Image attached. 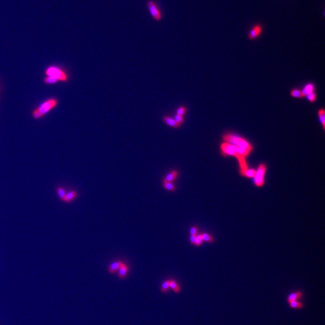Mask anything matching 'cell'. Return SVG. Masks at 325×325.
<instances>
[{
    "label": "cell",
    "mask_w": 325,
    "mask_h": 325,
    "mask_svg": "<svg viewBox=\"0 0 325 325\" xmlns=\"http://www.w3.org/2000/svg\"><path fill=\"white\" fill-rule=\"evenodd\" d=\"M59 101L57 98H50L42 103L32 112V117L34 119H39L51 112L59 104Z\"/></svg>",
    "instance_id": "cell-1"
},
{
    "label": "cell",
    "mask_w": 325,
    "mask_h": 325,
    "mask_svg": "<svg viewBox=\"0 0 325 325\" xmlns=\"http://www.w3.org/2000/svg\"><path fill=\"white\" fill-rule=\"evenodd\" d=\"M223 140L226 143L233 145L235 147H241L248 152L249 154L253 150L252 145L246 139L239 136L231 133H226L223 136Z\"/></svg>",
    "instance_id": "cell-2"
},
{
    "label": "cell",
    "mask_w": 325,
    "mask_h": 325,
    "mask_svg": "<svg viewBox=\"0 0 325 325\" xmlns=\"http://www.w3.org/2000/svg\"><path fill=\"white\" fill-rule=\"evenodd\" d=\"M45 74L47 77L55 79L58 82L66 83L69 80V76L66 71L58 66L51 65L48 66L45 70Z\"/></svg>",
    "instance_id": "cell-3"
},
{
    "label": "cell",
    "mask_w": 325,
    "mask_h": 325,
    "mask_svg": "<svg viewBox=\"0 0 325 325\" xmlns=\"http://www.w3.org/2000/svg\"><path fill=\"white\" fill-rule=\"evenodd\" d=\"M264 31V25L260 22L254 24L249 30L248 37L251 41H254L261 36Z\"/></svg>",
    "instance_id": "cell-4"
},
{
    "label": "cell",
    "mask_w": 325,
    "mask_h": 325,
    "mask_svg": "<svg viewBox=\"0 0 325 325\" xmlns=\"http://www.w3.org/2000/svg\"><path fill=\"white\" fill-rule=\"evenodd\" d=\"M149 11L155 21H161L163 18L162 14L158 7L157 5L153 0H149L147 2Z\"/></svg>",
    "instance_id": "cell-5"
},
{
    "label": "cell",
    "mask_w": 325,
    "mask_h": 325,
    "mask_svg": "<svg viewBox=\"0 0 325 325\" xmlns=\"http://www.w3.org/2000/svg\"><path fill=\"white\" fill-rule=\"evenodd\" d=\"M266 171V166L264 164H261L259 166L257 171H256V173L254 177V182L257 186L260 187L264 184Z\"/></svg>",
    "instance_id": "cell-6"
},
{
    "label": "cell",
    "mask_w": 325,
    "mask_h": 325,
    "mask_svg": "<svg viewBox=\"0 0 325 325\" xmlns=\"http://www.w3.org/2000/svg\"><path fill=\"white\" fill-rule=\"evenodd\" d=\"M220 149L223 156H235L237 151L235 146L226 142H223L220 145Z\"/></svg>",
    "instance_id": "cell-7"
},
{
    "label": "cell",
    "mask_w": 325,
    "mask_h": 325,
    "mask_svg": "<svg viewBox=\"0 0 325 325\" xmlns=\"http://www.w3.org/2000/svg\"><path fill=\"white\" fill-rule=\"evenodd\" d=\"M163 122L168 126H170L172 128L178 129L179 128L181 125L178 124L173 117L170 116L165 115L163 117Z\"/></svg>",
    "instance_id": "cell-8"
},
{
    "label": "cell",
    "mask_w": 325,
    "mask_h": 325,
    "mask_svg": "<svg viewBox=\"0 0 325 325\" xmlns=\"http://www.w3.org/2000/svg\"><path fill=\"white\" fill-rule=\"evenodd\" d=\"M304 296V293L302 291H300V290H297V291H295L294 292L292 293H290L288 295V297H287V302L288 303L290 302H292L293 301H298L301 299H302Z\"/></svg>",
    "instance_id": "cell-9"
},
{
    "label": "cell",
    "mask_w": 325,
    "mask_h": 325,
    "mask_svg": "<svg viewBox=\"0 0 325 325\" xmlns=\"http://www.w3.org/2000/svg\"><path fill=\"white\" fill-rule=\"evenodd\" d=\"M178 172L177 170H173L168 174L163 179V182H173L178 177Z\"/></svg>",
    "instance_id": "cell-10"
},
{
    "label": "cell",
    "mask_w": 325,
    "mask_h": 325,
    "mask_svg": "<svg viewBox=\"0 0 325 325\" xmlns=\"http://www.w3.org/2000/svg\"><path fill=\"white\" fill-rule=\"evenodd\" d=\"M128 271H129L128 266L125 263L123 262L122 265L121 266L119 269L117 271V276L121 279H124L126 278Z\"/></svg>",
    "instance_id": "cell-11"
},
{
    "label": "cell",
    "mask_w": 325,
    "mask_h": 325,
    "mask_svg": "<svg viewBox=\"0 0 325 325\" xmlns=\"http://www.w3.org/2000/svg\"><path fill=\"white\" fill-rule=\"evenodd\" d=\"M123 263V262L122 261H120V260H118V261H116L115 262H112L109 266H108V270L110 273L111 274H114L116 273V272H117L118 270L119 269L121 266L122 265V264Z\"/></svg>",
    "instance_id": "cell-12"
},
{
    "label": "cell",
    "mask_w": 325,
    "mask_h": 325,
    "mask_svg": "<svg viewBox=\"0 0 325 325\" xmlns=\"http://www.w3.org/2000/svg\"><path fill=\"white\" fill-rule=\"evenodd\" d=\"M315 89V85L312 83H310L306 84L304 87L303 89L302 90V92L304 97H305L306 95L311 93L314 92Z\"/></svg>",
    "instance_id": "cell-13"
},
{
    "label": "cell",
    "mask_w": 325,
    "mask_h": 325,
    "mask_svg": "<svg viewBox=\"0 0 325 325\" xmlns=\"http://www.w3.org/2000/svg\"><path fill=\"white\" fill-rule=\"evenodd\" d=\"M169 287L170 288L176 293H179L181 292V288L180 287V286L179 285L178 283H177V282L173 279H169Z\"/></svg>",
    "instance_id": "cell-14"
},
{
    "label": "cell",
    "mask_w": 325,
    "mask_h": 325,
    "mask_svg": "<svg viewBox=\"0 0 325 325\" xmlns=\"http://www.w3.org/2000/svg\"><path fill=\"white\" fill-rule=\"evenodd\" d=\"M77 193L75 191H71L66 193L64 198L63 199V201L65 202H72L74 199L77 197Z\"/></svg>",
    "instance_id": "cell-15"
},
{
    "label": "cell",
    "mask_w": 325,
    "mask_h": 325,
    "mask_svg": "<svg viewBox=\"0 0 325 325\" xmlns=\"http://www.w3.org/2000/svg\"><path fill=\"white\" fill-rule=\"evenodd\" d=\"M318 117L319 121L323 126V130H325V111L323 108H320L318 111Z\"/></svg>",
    "instance_id": "cell-16"
},
{
    "label": "cell",
    "mask_w": 325,
    "mask_h": 325,
    "mask_svg": "<svg viewBox=\"0 0 325 325\" xmlns=\"http://www.w3.org/2000/svg\"><path fill=\"white\" fill-rule=\"evenodd\" d=\"M289 306L292 309H302L304 307L303 302L298 301H294L292 302L288 303Z\"/></svg>",
    "instance_id": "cell-17"
},
{
    "label": "cell",
    "mask_w": 325,
    "mask_h": 325,
    "mask_svg": "<svg viewBox=\"0 0 325 325\" xmlns=\"http://www.w3.org/2000/svg\"><path fill=\"white\" fill-rule=\"evenodd\" d=\"M290 94L292 97H293L294 98H304L303 94H302V90H299V89H293L291 92H290Z\"/></svg>",
    "instance_id": "cell-18"
},
{
    "label": "cell",
    "mask_w": 325,
    "mask_h": 325,
    "mask_svg": "<svg viewBox=\"0 0 325 325\" xmlns=\"http://www.w3.org/2000/svg\"><path fill=\"white\" fill-rule=\"evenodd\" d=\"M163 184L164 189L167 190L168 191H175L177 190L175 186L172 182H163Z\"/></svg>",
    "instance_id": "cell-19"
},
{
    "label": "cell",
    "mask_w": 325,
    "mask_h": 325,
    "mask_svg": "<svg viewBox=\"0 0 325 325\" xmlns=\"http://www.w3.org/2000/svg\"><path fill=\"white\" fill-rule=\"evenodd\" d=\"M187 112V109L186 107L181 105V106H179V107H178V108L177 109L176 114H177V115H178L184 116L185 115H186Z\"/></svg>",
    "instance_id": "cell-20"
},
{
    "label": "cell",
    "mask_w": 325,
    "mask_h": 325,
    "mask_svg": "<svg viewBox=\"0 0 325 325\" xmlns=\"http://www.w3.org/2000/svg\"><path fill=\"white\" fill-rule=\"evenodd\" d=\"M169 288H170V287H169V280H166L165 281L162 285H161V291L162 293H168L169 290Z\"/></svg>",
    "instance_id": "cell-21"
},
{
    "label": "cell",
    "mask_w": 325,
    "mask_h": 325,
    "mask_svg": "<svg viewBox=\"0 0 325 325\" xmlns=\"http://www.w3.org/2000/svg\"><path fill=\"white\" fill-rule=\"evenodd\" d=\"M57 193H58V195H59V198H60L61 200H63L64 198V197H65V196H66V192L65 190L62 188V187H58L57 189Z\"/></svg>",
    "instance_id": "cell-22"
},
{
    "label": "cell",
    "mask_w": 325,
    "mask_h": 325,
    "mask_svg": "<svg viewBox=\"0 0 325 325\" xmlns=\"http://www.w3.org/2000/svg\"><path fill=\"white\" fill-rule=\"evenodd\" d=\"M200 235H201V237H202V239L203 241L209 242V243H211V242L213 241V238L209 234H208L207 233H203L202 234H200Z\"/></svg>",
    "instance_id": "cell-23"
},
{
    "label": "cell",
    "mask_w": 325,
    "mask_h": 325,
    "mask_svg": "<svg viewBox=\"0 0 325 325\" xmlns=\"http://www.w3.org/2000/svg\"><path fill=\"white\" fill-rule=\"evenodd\" d=\"M305 97L306 98V99H308V101H310V103H314L315 101H316V99H317V95H316V94L315 93V92L306 95Z\"/></svg>",
    "instance_id": "cell-24"
},
{
    "label": "cell",
    "mask_w": 325,
    "mask_h": 325,
    "mask_svg": "<svg viewBox=\"0 0 325 325\" xmlns=\"http://www.w3.org/2000/svg\"><path fill=\"white\" fill-rule=\"evenodd\" d=\"M173 118L180 125H182L185 122L184 117L182 116L178 115L175 114L173 116Z\"/></svg>",
    "instance_id": "cell-25"
},
{
    "label": "cell",
    "mask_w": 325,
    "mask_h": 325,
    "mask_svg": "<svg viewBox=\"0 0 325 325\" xmlns=\"http://www.w3.org/2000/svg\"><path fill=\"white\" fill-rule=\"evenodd\" d=\"M255 173H256V171L253 169H249V170H247V171L246 172L245 174H244V177H249V178H251V177H254L255 175Z\"/></svg>",
    "instance_id": "cell-26"
},
{
    "label": "cell",
    "mask_w": 325,
    "mask_h": 325,
    "mask_svg": "<svg viewBox=\"0 0 325 325\" xmlns=\"http://www.w3.org/2000/svg\"><path fill=\"white\" fill-rule=\"evenodd\" d=\"M203 242L202 240V237H201V235H196V241H195V245L197 246H199L202 244Z\"/></svg>",
    "instance_id": "cell-27"
},
{
    "label": "cell",
    "mask_w": 325,
    "mask_h": 325,
    "mask_svg": "<svg viewBox=\"0 0 325 325\" xmlns=\"http://www.w3.org/2000/svg\"><path fill=\"white\" fill-rule=\"evenodd\" d=\"M198 232V230L197 228V227L196 226H193L190 228V234L191 235H197V233Z\"/></svg>",
    "instance_id": "cell-28"
},
{
    "label": "cell",
    "mask_w": 325,
    "mask_h": 325,
    "mask_svg": "<svg viewBox=\"0 0 325 325\" xmlns=\"http://www.w3.org/2000/svg\"><path fill=\"white\" fill-rule=\"evenodd\" d=\"M196 235H191L190 237V241L191 244H195V241H196Z\"/></svg>",
    "instance_id": "cell-29"
},
{
    "label": "cell",
    "mask_w": 325,
    "mask_h": 325,
    "mask_svg": "<svg viewBox=\"0 0 325 325\" xmlns=\"http://www.w3.org/2000/svg\"><path fill=\"white\" fill-rule=\"evenodd\" d=\"M0 90H1V85H0Z\"/></svg>",
    "instance_id": "cell-30"
}]
</instances>
